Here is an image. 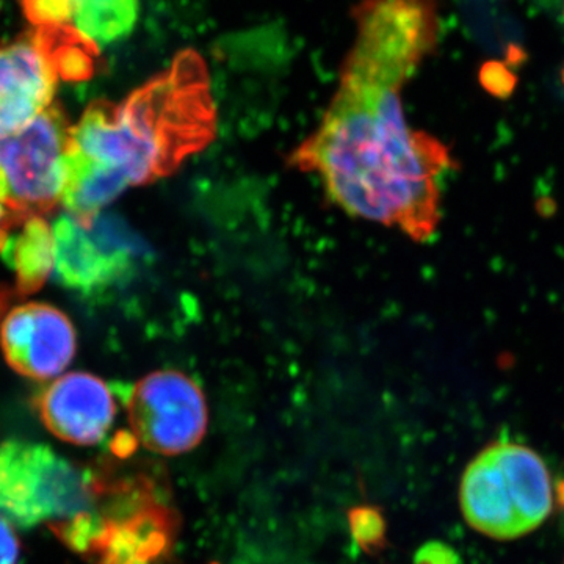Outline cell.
I'll return each mask as SVG.
<instances>
[{
  "mask_svg": "<svg viewBox=\"0 0 564 564\" xmlns=\"http://www.w3.org/2000/svg\"><path fill=\"white\" fill-rule=\"evenodd\" d=\"M355 21L332 106L291 163L318 176L347 214L425 240L440 225V177L452 158L440 140L411 129L402 88L436 47L437 2L362 0Z\"/></svg>",
  "mask_w": 564,
  "mask_h": 564,
  "instance_id": "1",
  "label": "cell"
},
{
  "mask_svg": "<svg viewBox=\"0 0 564 564\" xmlns=\"http://www.w3.org/2000/svg\"><path fill=\"white\" fill-rule=\"evenodd\" d=\"M215 122L206 65L184 51L120 106L90 104L70 128L66 154L124 192L172 174L210 143Z\"/></svg>",
  "mask_w": 564,
  "mask_h": 564,
  "instance_id": "2",
  "label": "cell"
},
{
  "mask_svg": "<svg viewBox=\"0 0 564 564\" xmlns=\"http://www.w3.org/2000/svg\"><path fill=\"white\" fill-rule=\"evenodd\" d=\"M459 503L467 524L494 540L533 532L552 511L551 475L532 448L494 443L464 470Z\"/></svg>",
  "mask_w": 564,
  "mask_h": 564,
  "instance_id": "3",
  "label": "cell"
},
{
  "mask_svg": "<svg viewBox=\"0 0 564 564\" xmlns=\"http://www.w3.org/2000/svg\"><path fill=\"white\" fill-rule=\"evenodd\" d=\"M104 481L44 444L7 441L0 445V514L32 529L93 513Z\"/></svg>",
  "mask_w": 564,
  "mask_h": 564,
  "instance_id": "4",
  "label": "cell"
},
{
  "mask_svg": "<svg viewBox=\"0 0 564 564\" xmlns=\"http://www.w3.org/2000/svg\"><path fill=\"white\" fill-rule=\"evenodd\" d=\"M69 133L61 107L51 106L28 128L0 137V184L21 218L50 214L62 203Z\"/></svg>",
  "mask_w": 564,
  "mask_h": 564,
  "instance_id": "5",
  "label": "cell"
},
{
  "mask_svg": "<svg viewBox=\"0 0 564 564\" xmlns=\"http://www.w3.org/2000/svg\"><path fill=\"white\" fill-rule=\"evenodd\" d=\"M104 534L91 556L98 564H162L172 554L180 516L148 477L107 485Z\"/></svg>",
  "mask_w": 564,
  "mask_h": 564,
  "instance_id": "6",
  "label": "cell"
},
{
  "mask_svg": "<svg viewBox=\"0 0 564 564\" xmlns=\"http://www.w3.org/2000/svg\"><path fill=\"white\" fill-rule=\"evenodd\" d=\"M55 276L63 288L85 296L98 295L126 281L135 270L140 242L111 215L82 225L69 214L55 220Z\"/></svg>",
  "mask_w": 564,
  "mask_h": 564,
  "instance_id": "7",
  "label": "cell"
},
{
  "mask_svg": "<svg viewBox=\"0 0 564 564\" xmlns=\"http://www.w3.org/2000/svg\"><path fill=\"white\" fill-rule=\"evenodd\" d=\"M128 413L137 441L163 456L187 454L198 447L209 425L202 389L177 370L148 375L133 386Z\"/></svg>",
  "mask_w": 564,
  "mask_h": 564,
  "instance_id": "8",
  "label": "cell"
},
{
  "mask_svg": "<svg viewBox=\"0 0 564 564\" xmlns=\"http://www.w3.org/2000/svg\"><path fill=\"white\" fill-rule=\"evenodd\" d=\"M58 77L50 28L0 46V137L22 131L50 109Z\"/></svg>",
  "mask_w": 564,
  "mask_h": 564,
  "instance_id": "9",
  "label": "cell"
},
{
  "mask_svg": "<svg viewBox=\"0 0 564 564\" xmlns=\"http://www.w3.org/2000/svg\"><path fill=\"white\" fill-rule=\"evenodd\" d=\"M0 347L14 372L32 380H51L73 361L76 332L54 306L22 304L0 326Z\"/></svg>",
  "mask_w": 564,
  "mask_h": 564,
  "instance_id": "10",
  "label": "cell"
},
{
  "mask_svg": "<svg viewBox=\"0 0 564 564\" xmlns=\"http://www.w3.org/2000/svg\"><path fill=\"white\" fill-rule=\"evenodd\" d=\"M35 403L44 426L58 440L74 445L101 443L117 414L110 386L85 372L52 381L40 391Z\"/></svg>",
  "mask_w": 564,
  "mask_h": 564,
  "instance_id": "11",
  "label": "cell"
},
{
  "mask_svg": "<svg viewBox=\"0 0 564 564\" xmlns=\"http://www.w3.org/2000/svg\"><path fill=\"white\" fill-rule=\"evenodd\" d=\"M0 256L17 278V292L31 295L43 288L55 267L54 229L44 218H28L10 232Z\"/></svg>",
  "mask_w": 564,
  "mask_h": 564,
  "instance_id": "12",
  "label": "cell"
},
{
  "mask_svg": "<svg viewBox=\"0 0 564 564\" xmlns=\"http://www.w3.org/2000/svg\"><path fill=\"white\" fill-rule=\"evenodd\" d=\"M139 20V0H76L73 22L77 31L98 44L124 39Z\"/></svg>",
  "mask_w": 564,
  "mask_h": 564,
  "instance_id": "13",
  "label": "cell"
},
{
  "mask_svg": "<svg viewBox=\"0 0 564 564\" xmlns=\"http://www.w3.org/2000/svg\"><path fill=\"white\" fill-rule=\"evenodd\" d=\"M25 17L35 28H57L73 21L76 0H21Z\"/></svg>",
  "mask_w": 564,
  "mask_h": 564,
  "instance_id": "14",
  "label": "cell"
},
{
  "mask_svg": "<svg viewBox=\"0 0 564 564\" xmlns=\"http://www.w3.org/2000/svg\"><path fill=\"white\" fill-rule=\"evenodd\" d=\"M352 532L364 547L383 543L384 524L381 516L373 510L355 511L351 516Z\"/></svg>",
  "mask_w": 564,
  "mask_h": 564,
  "instance_id": "15",
  "label": "cell"
},
{
  "mask_svg": "<svg viewBox=\"0 0 564 564\" xmlns=\"http://www.w3.org/2000/svg\"><path fill=\"white\" fill-rule=\"evenodd\" d=\"M481 85L499 98H507L516 88V76L503 63L486 62L480 69Z\"/></svg>",
  "mask_w": 564,
  "mask_h": 564,
  "instance_id": "16",
  "label": "cell"
},
{
  "mask_svg": "<svg viewBox=\"0 0 564 564\" xmlns=\"http://www.w3.org/2000/svg\"><path fill=\"white\" fill-rule=\"evenodd\" d=\"M21 543L9 519L0 514V564H18Z\"/></svg>",
  "mask_w": 564,
  "mask_h": 564,
  "instance_id": "17",
  "label": "cell"
},
{
  "mask_svg": "<svg viewBox=\"0 0 564 564\" xmlns=\"http://www.w3.org/2000/svg\"><path fill=\"white\" fill-rule=\"evenodd\" d=\"M415 564H459V558L447 545L432 543L419 551Z\"/></svg>",
  "mask_w": 564,
  "mask_h": 564,
  "instance_id": "18",
  "label": "cell"
},
{
  "mask_svg": "<svg viewBox=\"0 0 564 564\" xmlns=\"http://www.w3.org/2000/svg\"><path fill=\"white\" fill-rule=\"evenodd\" d=\"M28 218H21L7 206L6 196H3L2 184H0V251L9 239L10 232L24 223Z\"/></svg>",
  "mask_w": 564,
  "mask_h": 564,
  "instance_id": "19",
  "label": "cell"
},
{
  "mask_svg": "<svg viewBox=\"0 0 564 564\" xmlns=\"http://www.w3.org/2000/svg\"><path fill=\"white\" fill-rule=\"evenodd\" d=\"M508 62L511 63V65H518V63H522L525 61L527 55L524 50H521V47L516 46V44H510V47H508L507 52Z\"/></svg>",
  "mask_w": 564,
  "mask_h": 564,
  "instance_id": "20",
  "label": "cell"
},
{
  "mask_svg": "<svg viewBox=\"0 0 564 564\" xmlns=\"http://www.w3.org/2000/svg\"><path fill=\"white\" fill-rule=\"evenodd\" d=\"M14 293L10 289L0 288V322H2L3 314L9 310L11 300H13Z\"/></svg>",
  "mask_w": 564,
  "mask_h": 564,
  "instance_id": "21",
  "label": "cell"
},
{
  "mask_svg": "<svg viewBox=\"0 0 564 564\" xmlns=\"http://www.w3.org/2000/svg\"><path fill=\"white\" fill-rule=\"evenodd\" d=\"M563 14H564V10H563Z\"/></svg>",
  "mask_w": 564,
  "mask_h": 564,
  "instance_id": "22",
  "label": "cell"
}]
</instances>
